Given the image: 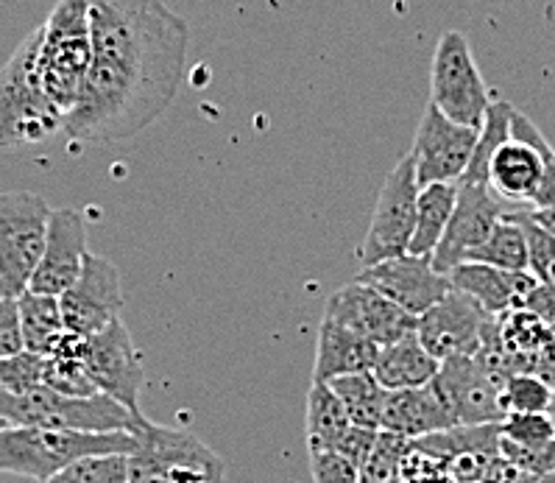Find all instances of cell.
<instances>
[{"label":"cell","instance_id":"44","mask_svg":"<svg viewBox=\"0 0 555 483\" xmlns=\"http://www.w3.org/2000/svg\"><path fill=\"white\" fill-rule=\"evenodd\" d=\"M547 414H550V419H553V424H555V392H553V403H550Z\"/></svg>","mask_w":555,"mask_h":483},{"label":"cell","instance_id":"21","mask_svg":"<svg viewBox=\"0 0 555 483\" xmlns=\"http://www.w3.org/2000/svg\"><path fill=\"white\" fill-rule=\"evenodd\" d=\"M544 182V157L539 145L528 138H511L494 151L489 165V188L503 202L533 204Z\"/></svg>","mask_w":555,"mask_h":483},{"label":"cell","instance_id":"28","mask_svg":"<svg viewBox=\"0 0 555 483\" xmlns=\"http://www.w3.org/2000/svg\"><path fill=\"white\" fill-rule=\"evenodd\" d=\"M330 385H333V392L338 394L344 408H347L349 422L369 428V431H379L388 392L379 385L374 372L344 374V378L330 380Z\"/></svg>","mask_w":555,"mask_h":483},{"label":"cell","instance_id":"39","mask_svg":"<svg viewBox=\"0 0 555 483\" xmlns=\"http://www.w3.org/2000/svg\"><path fill=\"white\" fill-rule=\"evenodd\" d=\"M313 483H360V467L340 453H313L310 456Z\"/></svg>","mask_w":555,"mask_h":483},{"label":"cell","instance_id":"34","mask_svg":"<svg viewBox=\"0 0 555 483\" xmlns=\"http://www.w3.org/2000/svg\"><path fill=\"white\" fill-rule=\"evenodd\" d=\"M553 392V385L535 374H511L503 383V408L505 414H547Z\"/></svg>","mask_w":555,"mask_h":483},{"label":"cell","instance_id":"43","mask_svg":"<svg viewBox=\"0 0 555 483\" xmlns=\"http://www.w3.org/2000/svg\"><path fill=\"white\" fill-rule=\"evenodd\" d=\"M535 483H555V470L553 472H544V475L535 478Z\"/></svg>","mask_w":555,"mask_h":483},{"label":"cell","instance_id":"22","mask_svg":"<svg viewBox=\"0 0 555 483\" xmlns=\"http://www.w3.org/2000/svg\"><path fill=\"white\" fill-rule=\"evenodd\" d=\"M377 355L379 346L374 341L363 339V335L349 330V327L321 319L313 380L330 383V380L344 378V374L372 372L374 364H377Z\"/></svg>","mask_w":555,"mask_h":483},{"label":"cell","instance_id":"12","mask_svg":"<svg viewBox=\"0 0 555 483\" xmlns=\"http://www.w3.org/2000/svg\"><path fill=\"white\" fill-rule=\"evenodd\" d=\"M491 321L494 316H489L475 300L452 288L444 300L418 316L416 335L436 360L475 358L483 349Z\"/></svg>","mask_w":555,"mask_h":483},{"label":"cell","instance_id":"38","mask_svg":"<svg viewBox=\"0 0 555 483\" xmlns=\"http://www.w3.org/2000/svg\"><path fill=\"white\" fill-rule=\"evenodd\" d=\"M26 349L21 319V296H0V360Z\"/></svg>","mask_w":555,"mask_h":483},{"label":"cell","instance_id":"8","mask_svg":"<svg viewBox=\"0 0 555 483\" xmlns=\"http://www.w3.org/2000/svg\"><path fill=\"white\" fill-rule=\"evenodd\" d=\"M430 101L447 118L480 129L494 104L477 67L469 40L461 31H444L436 46L430 71Z\"/></svg>","mask_w":555,"mask_h":483},{"label":"cell","instance_id":"4","mask_svg":"<svg viewBox=\"0 0 555 483\" xmlns=\"http://www.w3.org/2000/svg\"><path fill=\"white\" fill-rule=\"evenodd\" d=\"M143 414L129 411L118 399L95 394V397H73L51 385H40L28 394H9L0 389V419L17 428H51V431H85V433H131Z\"/></svg>","mask_w":555,"mask_h":483},{"label":"cell","instance_id":"36","mask_svg":"<svg viewBox=\"0 0 555 483\" xmlns=\"http://www.w3.org/2000/svg\"><path fill=\"white\" fill-rule=\"evenodd\" d=\"M511 138L533 140L544 157V182L542 188H539V193H535L530 209L555 207V149L550 145V140L544 138L542 129H539V126H535L533 120H530L528 115H522L519 110H514V115H511Z\"/></svg>","mask_w":555,"mask_h":483},{"label":"cell","instance_id":"20","mask_svg":"<svg viewBox=\"0 0 555 483\" xmlns=\"http://www.w3.org/2000/svg\"><path fill=\"white\" fill-rule=\"evenodd\" d=\"M457 428L455 417L438 397L433 383L418 385V389H405V392H388L386 408H383V424L379 431L397 433L408 442L436 436Z\"/></svg>","mask_w":555,"mask_h":483},{"label":"cell","instance_id":"25","mask_svg":"<svg viewBox=\"0 0 555 483\" xmlns=\"http://www.w3.org/2000/svg\"><path fill=\"white\" fill-rule=\"evenodd\" d=\"M455 202H457V182L455 185L438 182L418 190L416 232H413L411 252H408V255H418V257L436 255L438 243H441L447 227H450Z\"/></svg>","mask_w":555,"mask_h":483},{"label":"cell","instance_id":"31","mask_svg":"<svg viewBox=\"0 0 555 483\" xmlns=\"http://www.w3.org/2000/svg\"><path fill=\"white\" fill-rule=\"evenodd\" d=\"M525 232V243H528V271L539 282L555 285V236L547 232L542 224L535 221L530 207H514L508 213Z\"/></svg>","mask_w":555,"mask_h":483},{"label":"cell","instance_id":"15","mask_svg":"<svg viewBox=\"0 0 555 483\" xmlns=\"http://www.w3.org/2000/svg\"><path fill=\"white\" fill-rule=\"evenodd\" d=\"M85 364L101 394L140 414L138 399L143 389V358L124 319L112 321L101 333L85 339Z\"/></svg>","mask_w":555,"mask_h":483},{"label":"cell","instance_id":"10","mask_svg":"<svg viewBox=\"0 0 555 483\" xmlns=\"http://www.w3.org/2000/svg\"><path fill=\"white\" fill-rule=\"evenodd\" d=\"M477 135L480 129L455 124L433 101H427L411 149L418 188L438 182H461L472 163V154H475Z\"/></svg>","mask_w":555,"mask_h":483},{"label":"cell","instance_id":"37","mask_svg":"<svg viewBox=\"0 0 555 483\" xmlns=\"http://www.w3.org/2000/svg\"><path fill=\"white\" fill-rule=\"evenodd\" d=\"M48 355H37L23 349L21 355L0 360V389L9 394H28L46 385Z\"/></svg>","mask_w":555,"mask_h":483},{"label":"cell","instance_id":"29","mask_svg":"<svg viewBox=\"0 0 555 483\" xmlns=\"http://www.w3.org/2000/svg\"><path fill=\"white\" fill-rule=\"evenodd\" d=\"M466 263H486L503 271H528V243H525L522 227L505 216Z\"/></svg>","mask_w":555,"mask_h":483},{"label":"cell","instance_id":"11","mask_svg":"<svg viewBox=\"0 0 555 483\" xmlns=\"http://www.w3.org/2000/svg\"><path fill=\"white\" fill-rule=\"evenodd\" d=\"M511 209L514 204L503 202L489 185L457 182L455 209H452L450 227L433 255V266L441 275H450L452 268L469 260L472 252L494 232L496 224L503 221Z\"/></svg>","mask_w":555,"mask_h":483},{"label":"cell","instance_id":"3","mask_svg":"<svg viewBox=\"0 0 555 483\" xmlns=\"http://www.w3.org/2000/svg\"><path fill=\"white\" fill-rule=\"evenodd\" d=\"M134 436L126 431L85 433L51 431V428H17L7 424L0 431V472L31 478L46 483L56 472L87 456L134 453Z\"/></svg>","mask_w":555,"mask_h":483},{"label":"cell","instance_id":"33","mask_svg":"<svg viewBox=\"0 0 555 483\" xmlns=\"http://www.w3.org/2000/svg\"><path fill=\"white\" fill-rule=\"evenodd\" d=\"M46 483H129V456L109 453V456H87L65 467Z\"/></svg>","mask_w":555,"mask_h":483},{"label":"cell","instance_id":"35","mask_svg":"<svg viewBox=\"0 0 555 483\" xmlns=\"http://www.w3.org/2000/svg\"><path fill=\"white\" fill-rule=\"evenodd\" d=\"M500 438L525 450H544L555 442V424L550 414H505Z\"/></svg>","mask_w":555,"mask_h":483},{"label":"cell","instance_id":"40","mask_svg":"<svg viewBox=\"0 0 555 483\" xmlns=\"http://www.w3.org/2000/svg\"><path fill=\"white\" fill-rule=\"evenodd\" d=\"M377 433L379 431H369V428L352 424V428L344 433V438H340V444L335 447L333 453H340V456H347L349 461L358 463V467H363L369 458V453H372L374 442H377Z\"/></svg>","mask_w":555,"mask_h":483},{"label":"cell","instance_id":"19","mask_svg":"<svg viewBox=\"0 0 555 483\" xmlns=\"http://www.w3.org/2000/svg\"><path fill=\"white\" fill-rule=\"evenodd\" d=\"M450 282L455 291L483 307L486 314L500 319L505 314L522 310L525 296L539 280L530 271H503L486 263H461L450 271Z\"/></svg>","mask_w":555,"mask_h":483},{"label":"cell","instance_id":"45","mask_svg":"<svg viewBox=\"0 0 555 483\" xmlns=\"http://www.w3.org/2000/svg\"><path fill=\"white\" fill-rule=\"evenodd\" d=\"M3 428H7V422H3V419H0V431H3Z\"/></svg>","mask_w":555,"mask_h":483},{"label":"cell","instance_id":"7","mask_svg":"<svg viewBox=\"0 0 555 483\" xmlns=\"http://www.w3.org/2000/svg\"><path fill=\"white\" fill-rule=\"evenodd\" d=\"M51 213L40 193H0V296H23L40 266Z\"/></svg>","mask_w":555,"mask_h":483},{"label":"cell","instance_id":"30","mask_svg":"<svg viewBox=\"0 0 555 483\" xmlns=\"http://www.w3.org/2000/svg\"><path fill=\"white\" fill-rule=\"evenodd\" d=\"M511 115H514V106L508 101H494L486 112V120L480 126V135H477L475 154H472V163L466 168V174L461 177V182H480L489 185V165L494 151L511 140Z\"/></svg>","mask_w":555,"mask_h":483},{"label":"cell","instance_id":"13","mask_svg":"<svg viewBox=\"0 0 555 483\" xmlns=\"http://www.w3.org/2000/svg\"><path fill=\"white\" fill-rule=\"evenodd\" d=\"M433 389L457 424H500L505 419L503 380L480 358L441 360Z\"/></svg>","mask_w":555,"mask_h":483},{"label":"cell","instance_id":"18","mask_svg":"<svg viewBox=\"0 0 555 483\" xmlns=\"http://www.w3.org/2000/svg\"><path fill=\"white\" fill-rule=\"evenodd\" d=\"M87 257V221L81 209L60 207L51 213L48 224V241L42 260L34 271L28 291L48 296H62L73 282L79 280Z\"/></svg>","mask_w":555,"mask_h":483},{"label":"cell","instance_id":"26","mask_svg":"<svg viewBox=\"0 0 555 483\" xmlns=\"http://www.w3.org/2000/svg\"><path fill=\"white\" fill-rule=\"evenodd\" d=\"M21 319L28 353L51 355L60 346V341L67 335L60 296L26 291L21 296Z\"/></svg>","mask_w":555,"mask_h":483},{"label":"cell","instance_id":"17","mask_svg":"<svg viewBox=\"0 0 555 483\" xmlns=\"http://www.w3.org/2000/svg\"><path fill=\"white\" fill-rule=\"evenodd\" d=\"M340 327H349L363 339L374 341L377 346H386L391 341L402 339L411 330H416V319L408 316L402 307L393 305L391 300L374 291L366 282H349V285L338 288L327 300L324 316Z\"/></svg>","mask_w":555,"mask_h":483},{"label":"cell","instance_id":"16","mask_svg":"<svg viewBox=\"0 0 555 483\" xmlns=\"http://www.w3.org/2000/svg\"><path fill=\"white\" fill-rule=\"evenodd\" d=\"M358 280L372 285L374 291L402 307L413 319L427 314L433 305H438L452 291L450 275H441L433 266V257L418 255H402L363 268Z\"/></svg>","mask_w":555,"mask_h":483},{"label":"cell","instance_id":"9","mask_svg":"<svg viewBox=\"0 0 555 483\" xmlns=\"http://www.w3.org/2000/svg\"><path fill=\"white\" fill-rule=\"evenodd\" d=\"M418 179L413 154L393 165V170L383 182L377 207H374L372 224H369L366 241L360 246V263L363 268L377 266L383 260H393L411 252L413 232H416V207H418Z\"/></svg>","mask_w":555,"mask_h":483},{"label":"cell","instance_id":"24","mask_svg":"<svg viewBox=\"0 0 555 483\" xmlns=\"http://www.w3.org/2000/svg\"><path fill=\"white\" fill-rule=\"evenodd\" d=\"M349 428H352V422H349L347 408H344L340 397L333 392V385L313 380L308 392V411H305V433H308L310 456L335 450Z\"/></svg>","mask_w":555,"mask_h":483},{"label":"cell","instance_id":"6","mask_svg":"<svg viewBox=\"0 0 555 483\" xmlns=\"http://www.w3.org/2000/svg\"><path fill=\"white\" fill-rule=\"evenodd\" d=\"M131 436L129 483H223V461L193 433L140 417Z\"/></svg>","mask_w":555,"mask_h":483},{"label":"cell","instance_id":"5","mask_svg":"<svg viewBox=\"0 0 555 483\" xmlns=\"http://www.w3.org/2000/svg\"><path fill=\"white\" fill-rule=\"evenodd\" d=\"M40 42V79L48 99L60 106L62 115L79 101L87 71L92 62L90 3L87 0H60L51 9Z\"/></svg>","mask_w":555,"mask_h":483},{"label":"cell","instance_id":"1","mask_svg":"<svg viewBox=\"0 0 555 483\" xmlns=\"http://www.w3.org/2000/svg\"><path fill=\"white\" fill-rule=\"evenodd\" d=\"M92 62L65 118L73 143L138 138L182 90L190 28L165 0H87Z\"/></svg>","mask_w":555,"mask_h":483},{"label":"cell","instance_id":"27","mask_svg":"<svg viewBox=\"0 0 555 483\" xmlns=\"http://www.w3.org/2000/svg\"><path fill=\"white\" fill-rule=\"evenodd\" d=\"M46 385L62 394H73V397H95V394H101L95 380L87 372L85 339L81 335L67 333L60 341V346L48 355Z\"/></svg>","mask_w":555,"mask_h":483},{"label":"cell","instance_id":"23","mask_svg":"<svg viewBox=\"0 0 555 483\" xmlns=\"http://www.w3.org/2000/svg\"><path fill=\"white\" fill-rule=\"evenodd\" d=\"M438 369H441V360L433 358L425 344L418 341L416 330H411L402 339L379 346L377 364H374L372 372L386 392H405V389L433 383Z\"/></svg>","mask_w":555,"mask_h":483},{"label":"cell","instance_id":"42","mask_svg":"<svg viewBox=\"0 0 555 483\" xmlns=\"http://www.w3.org/2000/svg\"><path fill=\"white\" fill-rule=\"evenodd\" d=\"M530 213H533V218H535V221L542 224V227L547 229V232H553V236H555V207L530 209Z\"/></svg>","mask_w":555,"mask_h":483},{"label":"cell","instance_id":"32","mask_svg":"<svg viewBox=\"0 0 555 483\" xmlns=\"http://www.w3.org/2000/svg\"><path fill=\"white\" fill-rule=\"evenodd\" d=\"M411 444L413 442L397 436V433L379 431L366 463L360 467V483H399Z\"/></svg>","mask_w":555,"mask_h":483},{"label":"cell","instance_id":"14","mask_svg":"<svg viewBox=\"0 0 555 483\" xmlns=\"http://www.w3.org/2000/svg\"><path fill=\"white\" fill-rule=\"evenodd\" d=\"M60 305L67 333L81 339L101 333L112 321H118L124 310L118 266L101 255H90L79 280L60 296Z\"/></svg>","mask_w":555,"mask_h":483},{"label":"cell","instance_id":"41","mask_svg":"<svg viewBox=\"0 0 555 483\" xmlns=\"http://www.w3.org/2000/svg\"><path fill=\"white\" fill-rule=\"evenodd\" d=\"M522 310L533 314L535 319H542L544 325H555V285H547V282H535L533 291L525 296Z\"/></svg>","mask_w":555,"mask_h":483},{"label":"cell","instance_id":"2","mask_svg":"<svg viewBox=\"0 0 555 483\" xmlns=\"http://www.w3.org/2000/svg\"><path fill=\"white\" fill-rule=\"evenodd\" d=\"M40 42L37 28L0 67V151L42 143L65 129V115L42 87Z\"/></svg>","mask_w":555,"mask_h":483}]
</instances>
